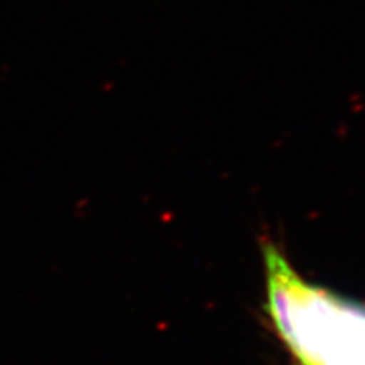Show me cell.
<instances>
[{
	"label": "cell",
	"instance_id": "1",
	"mask_svg": "<svg viewBox=\"0 0 365 365\" xmlns=\"http://www.w3.org/2000/svg\"><path fill=\"white\" fill-rule=\"evenodd\" d=\"M323 365H365V306L346 302Z\"/></svg>",
	"mask_w": 365,
	"mask_h": 365
}]
</instances>
